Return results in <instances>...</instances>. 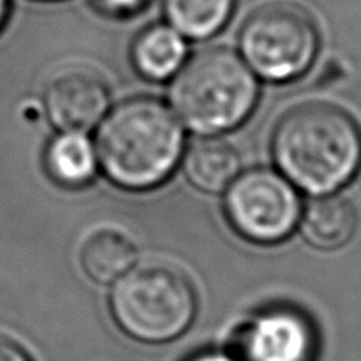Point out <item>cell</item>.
I'll return each mask as SVG.
<instances>
[{"label":"cell","mask_w":361,"mask_h":361,"mask_svg":"<svg viewBox=\"0 0 361 361\" xmlns=\"http://www.w3.org/2000/svg\"><path fill=\"white\" fill-rule=\"evenodd\" d=\"M271 152L277 168L293 185L323 196L358 173L361 129L341 106L305 102L279 120Z\"/></svg>","instance_id":"obj_1"},{"label":"cell","mask_w":361,"mask_h":361,"mask_svg":"<svg viewBox=\"0 0 361 361\" xmlns=\"http://www.w3.org/2000/svg\"><path fill=\"white\" fill-rule=\"evenodd\" d=\"M99 166L115 185L147 190L161 185L180 162L183 129L154 97H134L108 113L97 130Z\"/></svg>","instance_id":"obj_2"},{"label":"cell","mask_w":361,"mask_h":361,"mask_svg":"<svg viewBox=\"0 0 361 361\" xmlns=\"http://www.w3.org/2000/svg\"><path fill=\"white\" fill-rule=\"evenodd\" d=\"M256 74L245 60L226 48L197 53L173 80L171 104L178 118L200 134L238 127L256 106Z\"/></svg>","instance_id":"obj_3"},{"label":"cell","mask_w":361,"mask_h":361,"mask_svg":"<svg viewBox=\"0 0 361 361\" xmlns=\"http://www.w3.org/2000/svg\"><path fill=\"white\" fill-rule=\"evenodd\" d=\"M109 307L123 334L145 344H164L185 334L197 310L190 279L173 264L145 263L115 282Z\"/></svg>","instance_id":"obj_4"},{"label":"cell","mask_w":361,"mask_h":361,"mask_svg":"<svg viewBox=\"0 0 361 361\" xmlns=\"http://www.w3.org/2000/svg\"><path fill=\"white\" fill-rule=\"evenodd\" d=\"M319 49L312 13L293 0H271L249 14L240 30V51L254 74L268 81L302 76Z\"/></svg>","instance_id":"obj_5"},{"label":"cell","mask_w":361,"mask_h":361,"mask_svg":"<svg viewBox=\"0 0 361 361\" xmlns=\"http://www.w3.org/2000/svg\"><path fill=\"white\" fill-rule=\"evenodd\" d=\"M226 190L228 221L250 242H282L302 217V203L295 185L271 169L257 168L242 173Z\"/></svg>","instance_id":"obj_6"},{"label":"cell","mask_w":361,"mask_h":361,"mask_svg":"<svg viewBox=\"0 0 361 361\" xmlns=\"http://www.w3.org/2000/svg\"><path fill=\"white\" fill-rule=\"evenodd\" d=\"M242 361H312L317 335L302 312L268 309L245 324L236 338Z\"/></svg>","instance_id":"obj_7"},{"label":"cell","mask_w":361,"mask_h":361,"mask_svg":"<svg viewBox=\"0 0 361 361\" xmlns=\"http://www.w3.org/2000/svg\"><path fill=\"white\" fill-rule=\"evenodd\" d=\"M109 101L111 92L104 78L83 66L56 73L44 90L46 115L60 130L87 133L104 118Z\"/></svg>","instance_id":"obj_8"},{"label":"cell","mask_w":361,"mask_h":361,"mask_svg":"<svg viewBox=\"0 0 361 361\" xmlns=\"http://www.w3.org/2000/svg\"><path fill=\"white\" fill-rule=\"evenodd\" d=\"M358 210L344 196L316 197L307 204L300 217L302 235L312 247L335 250L348 245L358 229Z\"/></svg>","instance_id":"obj_9"},{"label":"cell","mask_w":361,"mask_h":361,"mask_svg":"<svg viewBox=\"0 0 361 361\" xmlns=\"http://www.w3.org/2000/svg\"><path fill=\"white\" fill-rule=\"evenodd\" d=\"M240 168L242 161L236 148L221 137L196 141L183 159L187 180L196 189L210 194L228 189L240 175Z\"/></svg>","instance_id":"obj_10"},{"label":"cell","mask_w":361,"mask_h":361,"mask_svg":"<svg viewBox=\"0 0 361 361\" xmlns=\"http://www.w3.org/2000/svg\"><path fill=\"white\" fill-rule=\"evenodd\" d=\"M130 56L141 76L154 81L169 80L185 62V37L169 23L150 25L134 39Z\"/></svg>","instance_id":"obj_11"},{"label":"cell","mask_w":361,"mask_h":361,"mask_svg":"<svg viewBox=\"0 0 361 361\" xmlns=\"http://www.w3.org/2000/svg\"><path fill=\"white\" fill-rule=\"evenodd\" d=\"M133 240L118 229L104 228L92 233L80 252L81 268L97 284H113L136 263Z\"/></svg>","instance_id":"obj_12"},{"label":"cell","mask_w":361,"mask_h":361,"mask_svg":"<svg viewBox=\"0 0 361 361\" xmlns=\"http://www.w3.org/2000/svg\"><path fill=\"white\" fill-rule=\"evenodd\" d=\"M46 169L59 185L83 187L99 169L95 145L85 133L62 130L46 148Z\"/></svg>","instance_id":"obj_13"},{"label":"cell","mask_w":361,"mask_h":361,"mask_svg":"<svg viewBox=\"0 0 361 361\" xmlns=\"http://www.w3.org/2000/svg\"><path fill=\"white\" fill-rule=\"evenodd\" d=\"M236 0H162L166 20L183 37L208 39L221 32L235 13Z\"/></svg>","instance_id":"obj_14"},{"label":"cell","mask_w":361,"mask_h":361,"mask_svg":"<svg viewBox=\"0 0 361 361\" xmlns=\"http://www.w3.org/2000/svg\"><path fill=\"white\" fill-rule=\"evenodd\" d=\"M97 11L113 18H129L143 11L150 0H90Z\"/></svg>","instance_id":"obj_15"},{"label":"cell","mask_w":361,"mask_h":361,"mask_svg":"<svg viewBox=\"0 0 361 361\" xmlns=\"http://www.w3.org/2000/svg\"><path fill=\"white\" fill-rule=\"evenodd\" d=\"M0 361H32L30 356L16 344L6 337H0Z\"/></svg>","instance_id":"obj_16"},{"label":"cell","mask_w":361,"mask_h":361,"mask_svg":"<svg viewBox=\"0 0 361 361\" xmlns=\"http://www.w3.org/2000/svg\"><path fill=\"white\" fill-rule=\"evenodd\" d=\"M187 361H242L238 356H233V355H226V353H201V355L192 356Z\"/></svg>","instance_id":"obj_17"},{"label":"cell","mask_w":361,"mask_h":361,"mask_svg":"<svg viewBox=\"0 0 361 361\" xmlns=\"http://www.w3.org/2000/svg\"><path fill=\"white\" fill-rule=\"evenodd\" d=\"M7 14H9V0H0V30L6 23Z\"/></svg>","instance_id":"obj_18"}]
</instances>
